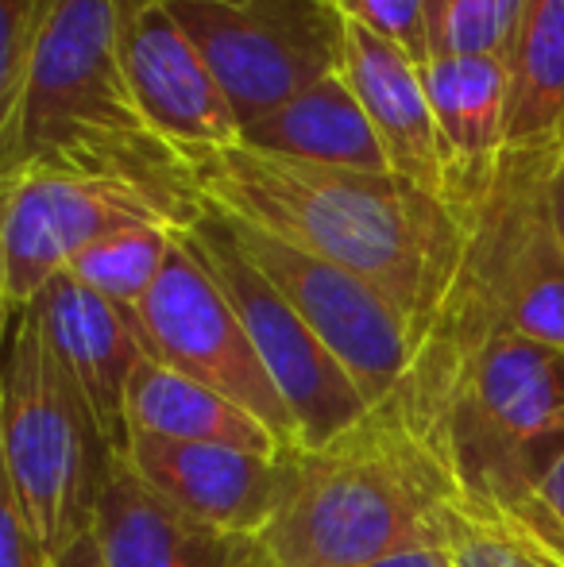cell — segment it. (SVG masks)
<instances>
[{"label": "cell", "instance_id": "cell-9", "mask_svg": "<svg viewBox=\"0 0 564 567\" xmlns=\"http://www.w3.org/2000/svg\"><path fill=\"white\" fill-rule=\"evenodd\" d=\"M182 236L194 247L197 259L205 262V270L217 278V286L233 301L236 313H240L244 329H248L259 359L271 371L286 410H290L294 425H298L306 452L321 449L332 436L352 429L371 410L363 402L360 386L345 371V363L325 348L321 337L294 313L290 301L240 251L225 217L217 209H209V205H202L194 225Z\"/></svg>", "mask_w": 564, "mask_h": 567}, {"label": "cell", "instance_id": "cell-3", "mask_svg": "<svg viewBox=\"0 0 564 567\" xmlns=\"http://www.w3.org/2000/svg\"><path fill=\"white\" fill-rule=\"evenodd\" d=\"M132 0H66L31 54L28 78L0 113V174L59 166L113 174L182 205H202L189 166L158 140L132 97L124 20Z\"/></svg>", "mask_w": 564, "mask_h": 567}, {"label": "cell", "instance_id": "cell-4", "mask_svg": "<svg viewBox=\"0 0 564 567\" xmlns=\"http://www.w3.org/2000/svg\"><path fill=\"white\" fill-rule=\"evenodd\" d=\"M457 483L391 405H371L321 449L298 452L286 506L259 533L275 567H363L449 545Z\"/></svg>", "mask_w": 564, "mask_h": 567}, {"label": "cell", "instance_id": "cell-17", "mask_svg": "<svg viewBox=\"0 0 564 567\" xmlns=\"http://www.w3.org/2000/svg\"><path fill=\"white\" fill-rule=\"evenodd\" d=\"M429 109L437 116L457 166V205H464L488 182L491 166L506 151L511 116V66L483 54H449L418 66Z\"/></svg>", "mask_w": 564, "mask_h": 567}, {"label": "cell", "instance_id": "cell-31", "mask_svg": "<svg viewBox=\"0 0 564 567\" xmlns=\"http://www.w3.org/2000/svg\"><path fill=\"white\" fill-rule=\"evenodd\" d=\"M557 143H561V147H564V124H561V135H557Z\"/></svg>", "mask_w": 564, "mask_h": 567}, {"label": "cell", "instance_id": "cell-7", "mask_svg": "<svg viewBox=\"0 0 564 567\" xmlns=\"http://www.w3.org/2000/svg\"><path fill=\"white\" fill-rule=\"evenodd\" d=\"M228 93L240 127L345 66L340 0H158Z\"/></svg>", "mask_w": 564, "mask_h": 567}, {"label": "cell", "instance_id": "cell-18", "mask_svg": "<svg viewBox=\"0 0 564 567\" xmlns=\"http://www.w3.org/2000/svg\"><path fill=\"white\" fill-rule=\"evenodd\" d=\"M240 143L252 151H264V155L298 158V163L348 166V171L371 174L391 171V158H387L383 143H379L376 127L356 101L352 85L345 82V74L321 78L298 97L252 120Z\"/></svg>", "mask_w": 564, "mask_h": 567}, {"label": "cell", "instance_id": "cell-21", "mask_svg": "<svg viewBox=\"0 0 564 567\" xmlns=\"http://www.w3.org/2000/svg\"><path fill=\"white\" fill-rule=\"evenodd\" d=\"M178 236H182L178 228H166V225L121 228L113 236L98 239L93 247H85L70 262V275L132 317L140 301L151 293V286L158 282Z\"/></svg>", "mask_w": 564, "mask_h": 567}, {"label": "cell", "instance_id": "cell-6", "mask_svg": "<svg viewBox=\"0 0 564 567\" xmlns=\"http://www.w3.org/2000/svg\"><path fill=\"white\" fill-rule=\"evenodd\" d=\"M0 455L4 491L47 560H59L74 540L93 533L98 502L121 463V449L109 441L90 398L54 355L31 309L8 313Z\"/></svg>", "mask_w": 564, "mask_h": 567}, {"label": "cell", "instance_id": "cell-5", "mask_svg": "<svg viewBox=\"0 0 564 567\" xmlns=\"http://www.w3.org/2000/svg\"><path fill=\"white\" fill-rule=\"evenodd\" d=\"M561 143L506 147L464 205V255L418 343L464 351L522 332L564 348V239L553 213Z\"/></svg>", "mask_w": 564, "mask_h": 567}, {"label": "cell", "instance_id": "cell-30", "mask_svg": "<svg viewBox=\"0 0 564 567\" xmlns=\"http://www.w3.org/2000/svg\"><path fill=\"white\" fill-rule=\"evenodd\" d=\"M553 213H557V228L564 239V147L557 158V171H553Z\"/></svg>", "mask_w": 564, "mask_h": 567}, {"label": "cell", "instance_id": "cell-15", "mask_svg": "<svg viewBox=\"0 0 564 567\" xmlns=\"http://www.w3.org/2000/svg\"><path fill=\"white\" fill-rule=\"evenodd\" d=\"M340 74L352 85L356 101L376 127L379 143L391 158V171L457 205V166H452V151L437 127L433 109H429L418 62L394 43L348 20Z\"/></svg>", "mask_w": 564, "mask_h": 567}, {"label": "cell", "instance_id": "cell-12", "mask_svg": "<svg viewBox=\"0 0 564 567\" xmlns=\"http://www.w3.org/2000/svg\"><path fill=\"white\" fill-rule=\"evenodd\" d=\"M121 51L143 120L182 163L240 143L244 127L228 93L158 0L129 4Z\"/></svg>", "mask_w": 564, "mask_h": 567}, {"label": "cell", "instance_id": "cell-8", "mask_svg": "<svg viewBox=\"0 0 564 567\" xmlns=\"http://www.w3.org/2000/svg\"><path fill=\"white\" fill-rule=\"evenodd\" d=\"M4 213H0V298L4 313L28 309L51 278L70 262L132 225H166L186 231L202 205H182L113 174L23 166L0 174Z\"/></svg>", "mask_w": 564, "mask_h": 567}, {"label": "cell", "instance_id": "cell-23", "mask_svg": "<svg viewBox=\"0 0 564 567\" xmlns=\"http://www.w3.org/2000/svg\"><path fill=\"white\" fill-rule=\"evenodd\" d=\"M449 560L452 567H564L550 548L514 529L511 522L464 506L460 498L452 509Z\"/></svg>", "mask_w": 564, "mask_h": 567}, {"label": "cell", "instance_id": "cell-14", "mask_svg": "<svg viewBox=\"0 0 564 567\" xmlns=\"http://www.w3.org/2000/svg\"><path fill=\"white\" fill-rule=\"evenodd\" d=\"M28 309L54 355L66 363L82 394L90 398L109 441L124 455L129 449V386L140 363L147 359L132 317L85 282H78L70 270L51 278Z\"/></svg>", "mask_w": 564, "mask_h": 567}, {"label": "cell", "instance_id": "cell-16", "mask_svg": "<svg viewBox=\"0 0 564 567\" xmlns=\"http://www.w3.org/2000/svg\"><path fill=\"white\" fill-rule=\"evenodd\" d=\"M93 537L105 567H275L259 537L197 522L194 514L151 491L124 463V455L98 502Z\"/></svg>", "mask_w": 564, "mask_h": 567}, {"label": "cell", "instance_id": "cell-13", "mask_svg": "<svg viewBox=\"0 0 564 567\" xmlns=\"http://www.w3.org/2000/svg\"><path fill=\"white\" fill-rule=\"evenodd\" d=\"M124 463L163 498L225 533L259 537L286 506L298 475L294 455H259L217 444H178L129 433Z\"/></svg>", "mask_w": 564, "mask_h": 567}, {"label": "cell", "instance_id": "cell-25", "mask_svg": "<svg viewBox=\"0 0 564 567\" xmlns=\"http://www.w3.org/2000/svg\"><path fill=\"white\" fill-rule=\"evenodd\" d=\"M340 8L352 23L407 51L418 66L429 62L425 0H340Z\"/></svg>", "mask_w": 564, "mask_h": 567}, {"label": "cell", "instance_id": "cell-10", "mask_svg": "<svg viewBox=\"0 0 564 567\" xmlns=\"http://www.w3.org/2000/svg\"><path fill=\"white\" fill-rule=\"evenodd\" d=\"M132 324H136L147 359H158L171 371L233 398L236 405L256 413L290 452H306L298 425L244 329L240 313L194 255L186 236H178L158 282L132 313Z\"/></svg>", "mask_w": 564, "mask_h": 567}, {"label": "cell", "instance_id": "cell-1", "mask_svg": "<svg viewBox=\"0 0 564 567\" xmlns=\"http://www.w3.org/2000/svg\"><path fill=\"white\" fill-rule=\"evenodd\" d=\"M197 202L368 278L422 340L464 255V217L402 174L264 155L244 143L189 163Z\"/></svg>", "mask_w": 564, "mask_h": 567}, {"label": "cell", "instance_id": "cell-26", "mask_svg": "<svg viewBox=\"0 0 564 567\" xmlns=\"http://www.w3.org/2000/svg\"><path fill=\"white\" fill-rule=\"evenodd\" d=\"M0 567H51L12 494L0 486Z\"/></svg>", "mask_w": 564, "mask_h": 567}, {"label": "cell", "instance_id": "cell-20", "mask_svg": "<svg viewBox=\"0 0 564 567\" xmlns=\"http://www.w3.org/2000/svg\"><path fill=\"white\" fill-rule=\"evenodd\" d=\"M564 124V0H526L511 54L506 147L557 143Z\"/></svg>", "mask_w": 564, "mask_h": 567}, {"label": "cell", "instance_id": "cell-19", "mask_svg": "<svg viewBox=\"0 0 564 567\" xmlns=\"http://www.w3.org/2000/svg\"><path fill=\"white\" fill-rule=\"evenodd\" d=\"M129 433L259 455H294L256 413L217 394L213 386L171 371L158 359H143L129 386Z\"/></svg>", "mask_w": 564, "mask_h": 567}, {"label": "cell", "instance_id": "cell-28", "mask_svg": "<svg viewBox=\"0 0 564 567\" xmlns=\"http://www.w3.org/2000/svg\"><path fill=\"white\" fill-rule=\"evenodd\" d=\"M51 567H105V556H101V545L93 533H85L82 540L66 548L59 560H51Z\"/></svg>", "mask_w": 564, "mask_h": 567}, {"label": "cell", "instance_id": "cell-24", "mask_svg": "<svg viewBox=\"0 0 564 567\" xmlns=\"http://www.w3.org/2000/svg\"><path fill=\"white\" fill-rule=\"evenodd\" d=\"M62 4L66 0H0V113L16 105L39 35Z\"/></svg>", "mask_w": 564, "mask_h": 567}, {"label": "cell", "instance_id": "cell-27", "mask_svg": "<svg viewBox=\"0 0 564 567\" xmlns=\"http://www.w3.org/2000/svg\"><path fill=\"white\" fill-rule=\"evenodd\" d=\"M363 567H452V560H449V545H429V548H410V553L383 556V560L363 564Z\"/></svg>", "mask_w": 564, "mask_h": 567}, {"label": "cell", "instance_id": "cell-22", "mask_svg": "<svg viewBox=\"0 0 564 567\" xmlns=\"http://www.w3.org/2000/svg\"><path fill=\"white\" fill-rule=\"evenodd\" d=\"M526 0H425L429 59L483 54L511 66Z\"/></svg>", "mask_w": 564, "mask_h": 567}, {"label": "cell", "instance_id": "cell-2", "mask_svg": "<svg viewBox=\"0 0 564 567\" xmlns=\"http://www.w3.org/2000/svg\"><path fill=\"white\" fill-rule=\"evenodd\" d=\"M387 405L449 471L464 506L511 522L564 564V529L542 502L564 455V348L522 332L464 351L418 343Z\"/></svg>", "mask_w": 564, "mask_h": 567}, {"label": "cell", "instance_id": "cell-11", "mask_svg": "<svg viewBox=\"0 0 564 567\" xmlns=\"http://www.w3.org/2000/svg\"><path fill=\"white\" fill-rule=\"evenodd\" d=\"M225 217V213H221ZM240 251L259 267V275L290 301V309L321 337L325 348L345 363L363 402L383 405L399 390L418 337L383 290L337 262L309 255L264 228L225 217Z\"/></svg>", "mask_w": 564, "mask_h": 567}, {"label": "cell", "instance_id": "cell-29", "mask_svg": "<svg viewBox=\"0 0 564 567\" xmlns=\"http://www.w3.org/2000/svg\"><path fill=\"white\" fill-rule=\"evenodd\" d=\"M542 502H545V509L553 514V522L564 529V455L557 460V467L550 471V478L542 483Z\"/></svg>", "mask_w": 564, "mask_h": 567}]
</instances>
